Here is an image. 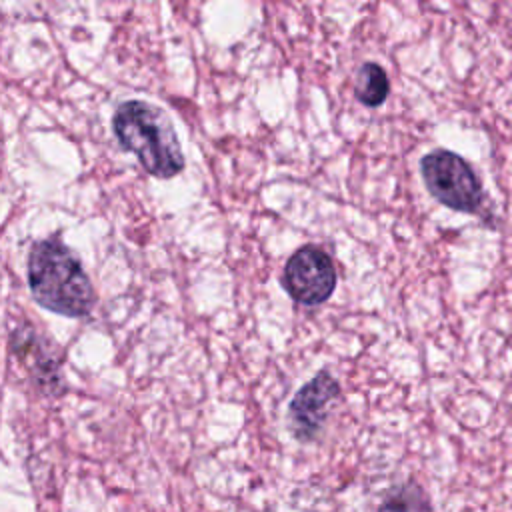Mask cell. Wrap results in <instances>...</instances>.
I'll list each match as a JSON object with an SVG mask.
<instances>
[{
    "label": "cell",
    "instance_id": "obj_1",
    "mask_svg": "<svg viewBox=\"0 0 512 512\" xmlns=\"http://www.w3.org/2000/svg\"><path fill=\"white\" fill-rule=\"evenodd\" d=\"M28 284L36 302L62 316L82 318L94 306V290L82 264L58 238L32 246Z\"/></svg>",
    "mask_w": 512,
    "mask_h": 512
},
{
    "label": "cell",
    "instance_id": "obj_2",
    "mask_svg": "<svg viewBox=\"0 0 512 512\" xmlns=\"http://www.w3.org/2000/svg\"><path fill=\"white\" fill-rule=\"evenodd\" d=\"M112 128L122 148L134 152L152 176L172 178L182 172L184 154L164 110L142 100L122 102L112 116Z\"/></svg>",
    "mask_w": 512,
    "mask_h": 512
},
{
    "label": "cell",
    "instance_id": "obj_3",
    "mask_svg": "<svg viewBox=\"0 0 512 512\" xmlns=\"http://www.w3.org/2000/svg\"><path fill=\"white\" fill-rule=\"evenodd\" d=\"M420 172L428 192L444 206L476 214L482 208V184L472 166L450 150H432L422 156Z\"/></svg>",
    "mask_w": 512,
    "mask_h": 512
},
{
    "label": "cell",
    "instance_id": "obj_4",
    "mask_svg": "<svg viewBox=\"0 0 512 512\" xmlns=\"http://www.w3.org/2000/svg\"><path fill=\"white\" fill-rule=\"evenodd\" d=\"M286 292L304 306L326 302L336 288V270L326 252L316 246L298 248L284 264Z\"/></svg>",
    "mask_w": 512,
    "mask_h": 512
},
{
    "label": "cell",
    "instance_id": "obj_5",
    "mask_svg": "<svg viewBox=\"0 0 512 512\" xmlns=\"http://www.w3.org/2000/svg\"><path fill=\"white\" fill-rule=\"evenodd\" d=\"M338 394L340 386L328 372L316 374L296 392L288 406V420L292 434L300 442L316 438L326 420L328 406L336 400Z\"/></svg>",
    "mask_w": 512,
    "mask_h": 512
},
{
    "label": "cell",
    "instance_id": "obj_6",
    "mask_svg": "<svg viewBox=\"0 0 512 512\" xmlns=\"http://www.w3.org/2000/svg\"><path fill=\"white\" fill-rule=\"evenodd\" d=\"M378 512H432V504L424 488L418 482L408 480L386 492Z\"/></svg>",
    "mask_w": 512,
    "mask_h": 512
},
{
    "label": "cell",
    "instance_id": "obj_7",
    "mask_svg": "<svg viewBox=\"0 0 512 512\" xmlns=\"http://www.w3.org/2000/svg\"><path fill=\"white\" fill-rule=\"evenodd\" d=\"M390 92V82L386 72L376 62H366L356 74L354 80V96L364 106L376 108L380 106Z\"/></svg>",
    "mask_w": 512,
    "mask_h": 512
}]
</instances>
